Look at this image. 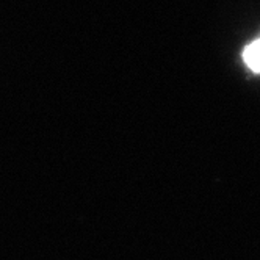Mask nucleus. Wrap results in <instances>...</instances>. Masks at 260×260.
Masks as SVG:
<instances>
[{
	"instance_id": "obj_1",
	"label": "nucleus",
	"mask_w": 260,
	"mask_h": 260,
	"mask_svg": "<svg viewBox=\"0 0 260 260\" xmlns=\"http://www.w3.org/2000/svg\"><path fill=\"white\" fill-rule=\"evenodd\" d=\"M243 61L254 74H260V38L243 49Z\"/></svg>"
}]
</instances>
